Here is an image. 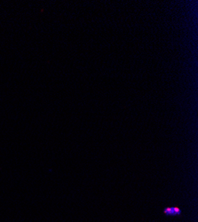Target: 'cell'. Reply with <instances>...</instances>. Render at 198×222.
<instances>
[{
    "label": "cell",
    "instance_id": "6da1fadb",
    "mask_svg": "<svg viewBox=\"0 0 198 222\" xmlns=\"http://www.w3.org/2000/svg\"><path fill=\"white\" fill-rule=\"evenodd\" d=\"M165 213L169 216H176L180 214V210L179 208H167L165 211Z\"/></svg>",
    "mask_w": 198,
    "mask_h": 222
}]
</instances>
